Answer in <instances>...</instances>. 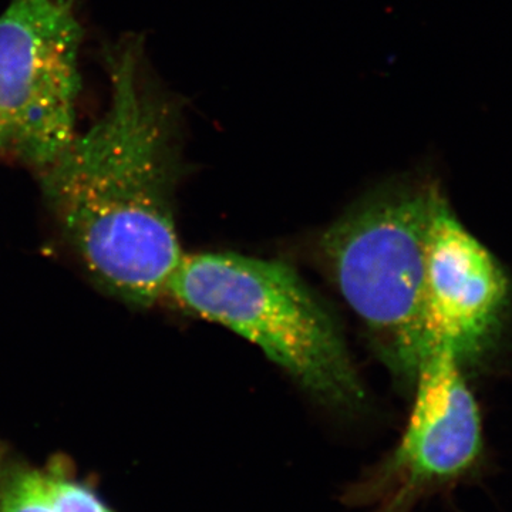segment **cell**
<instances>
[{"label":"cell","instance_id":"cell-8","mask_svg":"<svg viewBox=\"0 0 512 512\" xmlns=\"http://www.w3.org/2000/svg\"><path fill=\"white\" fill-rule=\"evenodd\" d=\"M47 490L56 512H111L92 490L57 474H47Z\"/></svg>","mask_w":512,"mask_h":512},{"label":"cell","instance_id":"cell-7","mask_svg":"<svg viewBox=\"0 0 512 512\" xmlns=\"http://www.w3.org/2000/svg\"><path fill=\"white\" fill-rule=\"evenodd\" d=\"M0 512H56L47 490V474H19L0 494Z\"/></svg>","mask_w":512,"mask_h":512},{"label":"cell","instance_id":"cell-2","mask_svg":"<svg viewBox=\"0 0 512 512\" xmlns=\"http://www.w3.org/2000/svg\"><path fill=\"white\" fill-rule=\"evenodd\" d=\"M165 293L254 343L320 402L355 410L365 400L338 325L284 262L234 252L183 255Z\"/></svg>","mask_w":512,"mask_h":512},{"label":"cell","instance_id":"cell-5","mask_svg":"<svg viewBox=\"0 0 512 512\" xmlns=\"http://www.w3.org/2000/svg\"><path fill=\"white\" fill-rule=\"evenodd\" d=\"M416 400L400 443L350 485L343 503L370 512H412L419 501L466 477L483 451L480 410L450 346L421 362Z\"/></svg>","mask_w":512,"mask_h":512},{"label":"cell","instance_id":"cell-4","mask_svg":"<svg viewBox=\"0 0 512 512\" xmlns=\"http://www.w3.org/2000/svg\"><path fill=\"white\" fill-rule=\"evenodd\" d=\"M82 42L74 0H10L0 13V151L40 173L79 133Z\"/></svg>","mask_w":512,"mask_h":512},{"label":"cell","instance_id":"cell-3","mask_svg":"<svg viewBox=\"0 0 512 512\" xmlns=\"http://www.w3.org/2000/svg\"><path fill=\"white\" fill-rule=\"evenodd\" d=\"M440 197L434 185H400L357 205L320 238L340 293L372 333L384 363L413 383L427 357V237Z\"/></svg>","mask_w":512,"mask_h":512},{"label":"cell","instance_id":"cell-6","mask_svg":"<svg viewBox=\"0 0 512 512\" xmlns=\"http://www.w3.org/2000/svg\"><path fill=\"white\" fill-rule=\"evenodd\" d=\"M507 295L503 269L441 195L427 237L423 303L427 356L439 346H450L460 362L476 355L497 325Z\"/></svg>","mask_w":512,"mask_h":512},{"label":"cell","instance_id":"cell-1","mask_svg":"<svg viewBox=\"0 0 512 512\" xmlns=\"http://www.w3.org/2000/svg\"><path fill=\"white\" fill-rule=\"evenodd\" d=\"M103 57L106 110L40 174L87 271L117 296L147 306L164 295L184 255L170 202L183 104L158 82L141 37H123Z\"/></svg>","mask_w":512,"mask_h":512}]
</instances>
